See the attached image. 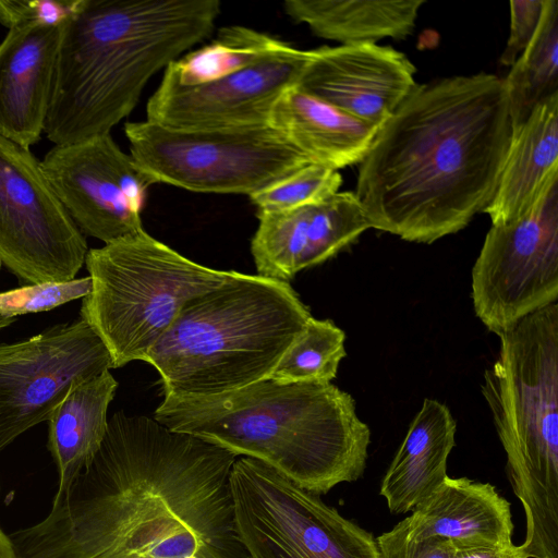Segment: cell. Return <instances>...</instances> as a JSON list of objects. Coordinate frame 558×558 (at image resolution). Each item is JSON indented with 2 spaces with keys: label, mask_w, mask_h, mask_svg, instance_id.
<instances>
[{
  "label": "cell",
  "mask_w": 558,
  "mask_h": 558,
  "mask_svg": "<svg viewBox=\"0 0 558 558\" xmlns=\"http://www.w3.org/2000/svg\"><path fill=\"white\" fill-rule=\"evenodd\" d=\"M251 242L257 275L289 282L353 243L371 223L354 192H337L311 205L257 213Z\"/></svg>",
  "instance_id": "2e32d148"
},
{
  "label": "cell",
  "mask_w": 558,
  "mask_h": 558,
  "mask_svg": "<svg viewBox=\"0 0 558 558\" xmlns=\"http://www.w3.org/2000/svg\"><path fill=\"white\" fill-rule=\"evenodd\" d=\"M17 318H11L0 315V329L10 326L13 324Z\"/></svg>",
  "instance_id": "836d02e7"
},
{
  "label": "cell",
  "mask_w": 558,
  "mask_h": 558,
  "mask_svg": "<svg viewBox=\"0 0 558 558\" xmlns=\"http://www.w3.org/2000/svg\"><path fill=\"white\" fill-rule=\"evenodd\" d=\"M558 178V93L512 129L495 195L484 213L492 225L524 215Z\"/></svg>",
  "instance_id": "d6986e66"
},
{
  "label": "cell",
  "mask_w": 558,
  "mask_h": 558,
  "mask_svg": "<svg viewBox=\"0 0 558 558\" xmlns=\"http://www.w3.org/2000/svg\"><path fill=\"white\" fill-rule=\"evenodd\" d=\"M424 0H287L284 12L320 38L341 45L403 39L411 35Z\"/></svg>",
  "instance_id": "603a6c76"
},
{
  "label": "cell",
  "mask_w": 558,
  "mask_h": 558,
  "mask_svg": "<svg viewBox=\"0 0 558 558\" xmlns=\"http://www.w3.org/2000/svg\"><path fill=\"white\" fill-rule=\"evenodd\" d=\"M78 4L80 0H0V23L8 28L24 23L60 26Z\"/></svg>",
  "instance_id": "f1b7e54d"
},
{
  "label": "cell",
  "mask_w": 558,
  "mask_h": 558,
  "mask_svg": "<svg viewBox=\"0 0 558 558\" xmlns=\"http://www.w3.org/2000/svg\"><path fill=\"white\" fill-rule=\"evenodd\" d=\"M154 418L259 460L319 496L366 468L369 428L351 395L331 383L266 378L217 396L165 395Z\"/></svg>",
  "instance_id": "277c9868"
},
{
  "label": "cell",
  "mask_w": 558,
  "mask_h": 558,
  "mask_svg": "<svg viewBox=\"0 0 558 558\" xmlns=\"http://www.w3.org/2000/svg\"><path fill=\"white\" fill-rule=\"evenodd\" d=\"M416 69L390 46L373 43L310 50L295 87L380 128L417 86Z\"/></svg>",
  "instance_id": "9a60e30c"
},
{
  "label": "cell",
  "mask_w": 558,
  "mask_h": 558,
  "mask_svg": "<svg viewBox=\"0 0 558 558\" xmlns=\"http://www.w3.org/2000/svg\"><path fill=\"white\" fill-rule=\"evenodd\" d=\"M310 50L283 44L245 69L194 86L163 74L147 101V121L173 129H226L267 125L272 106L295 85Z\"/></svg>",
  "instance_id": "5bb4252c"
},
{
  "label": "cell",
  "mask_w": 558,
  "mask_h": 558,
  "mask_svg": "<svg viewBox=\"0 0 558 558\" xmlns=\"http://www.w3.org/2000/svg\"><path fill=\"white\" fill-rule=\"evenodd\" d=\"M230 486L251 558H378L372 533L259 460L236 458Z\"/></svg>",
  "instance_id": "9c48e42d"
},
{
  "label": "cell",
  "mask_w": 558,
  "mask_h": 558,
  "mask_svg": "<svg viewBox=\"0 0 558 558\" xmlns=\"http://www.w3.org/2000/svg\"><path fill=\"white\" fill-rule=\"evenodd\" d=\"M0 558H16L13 545L9 538V534H5L0 529Z\"/></svg>",
  "instance_id": "d6a6232c"
},
{
  "label": "cell",
  "mask_w": 558,
  "mask_h": 558,
  "mask_svg": "<svg viewBox=\"0 0 558 558\" xmlns=\"http://www.w3.org/2000/svg\"><path fill=\"white\" fill-rule=\"evenodd\" d=\"M41 168L83 234L107 244L144 229L141 210L155 182L110 134L54 145Z\"/></svg>",
  "instance_id": "4fadbf2b"
},
{
  "label": "cell",
  "mask_w": 558,
  "mask_h": 558,
  "mask_svg": "<svg viewBox=\"0 0 558 558\" xmlns=\"http://www.w3.org/2000/svg\"><path fill=\"white\" fill-rule=\"evenodd\" d=\"M118 383L104 373L73 386L48 418V449L64 489L93 460L108 427V408Z\"/></svg>",
  "instance_id": "7402d4cb"
},
{
  "label": "cell",
  "mask_w": 558,
  "mask_h": 558,
  "mask_svg": "<svg viewBox=\"0 0 558 558\" xmlns=\"http://www.w3.org/2000/svg\"><path fill=\"white\" fill-rule=\"evenodd\" d=\"M504 78L513 128L558 93V1L545 0L536 32Z\"/></svg>",
  "instance_id": "cb8c5ba5"
},
{
  "label": "cell",
  "mask_w": 558,
  "mask_h": 558,
  "mask_svg": "<svg viewBox=\"0 0 558 558\" xmlns=\"http://www.w3.org/2000/svg\"><path fill=\"white\" fill-rule=\"evenodd\" d=\"M510 502L489 483L449 477L403 519L415 539L441 537L454 547L512 544Z\"/></svg>",
  "instance_id": "ac0fdd59"
},
{
  "label": "cell",
  "mask_w": 558,
  "mask_h": 558,
  "mask_svg": "<svg viewBox=\"0 0 558 558\" xmlns=\"http://www.w3.org/2000/svg\"><path fill=\"white\" fill-rule=\"evenodd\" d=\"M218 0H80L62 24L44 133L54 145L110 134L148 80L214 31Z\"/></svg>",
  "instance_id": "3957f363"
},
{
  "label": "cell",
  "mask_w": 558,
  "mask_h": 558,
  "mask_svg": "<svg viewBox=\"0 0 558 558\" xmlns=\"http://www.w3.org/2000/svg\"><path fill=\"white\" fill-rule=\"evenodd\" d=\"M111 368L107 347L81 317L0 343V452L48 421L73 386Z\"/></svg>",
  "instance_id": "7c38bea8"
},
{
  "label": "cell",
  "mask_w": 558,
  "mask_h": 558,
  "mask_svg": "<svg viewBox=\"0 0 558 558\" xmlns=\"http://www.w3.org/2000/svg\"><path fill=\"white\" fill-rule=\"evenodd\" d=\"M545 0L510 2V36L500 57L504 65H512L532 40L539 24Z\"/></svg>",
  "instance_id": "4dcf8cb0"
},
{
  "label": "cell",
  "mask_w": 558,
  "mask_h": 558,
  "mask_svg": "<svg viewBox=\"0 0 558 558\" xmlns=\"http://www.w3.org/2000/svg\"><path fill=\"white\" fill-rule=\"evenodd\" d=\"M452 546V545H451ZM450 558H529L520 545L454 547Z\"/></svg>",
  "instance_id": "1f68e13d"
},
{
  "label": "cell",
  "mask_w": 558,
  "mask_h": 558,
  "mask_svg": "<svg viewBox=\"0 0 558 558\" xmlns=\"http://www.w3.org/2000/svg\"><path fill=\"white\" fill-rule=\"evenodd\" d=\"M345 335L330 319L312 317L269 378L279 383H330L345 356Z\"/></svg>",
  "instance_id": "484cf974"
},
{
  "label": "cell",
  "mask_w": 558,
  "mask_h": 558,
  "mask_svg": "<svg viewBox=\"0 0 558 558\" xmlns=\"http://www.w3.org/2000/svg\"><path fill=\"white\" fill-rule=\"evenodd\" d=\"M378 558H450L452 546L441 537L415 539L403 520L376 538Z\"/></svg>",
  "instance_id": "f546056e"
},
{
  "label": "cell",
  "mask_w": 558,
  "mask_h": 558,
  "mask_svg": "<svg viewBox=\"0 0 558 558\" xmlns=\"http://www.w3.org/2000/svg\"><path fill=\"white\" fill-rule=\"evenodd\" d=\"M512 129L495 74L417 85L360 162L354 194L371 228L417 243L465 228L495 195Z\"/></svg>",
  "instance_id": "7a4b0ae2"
},
{
  "label": "cell",
  "mask_w": 558,
  "mask_h": 558,
  "mask_svg": "<svg viewBox=\"0 0 558 558\" xmlns=\"http://www.w3.org/2000/svg\"><path fill=\"white\" fill-rule=\"evenodd\" d=\"M474 312L498 337L558 299V178L521 217L492 225L472 268Z\"/></svg>",
  "instance_id": "30bf717a"
},
{
  "label": "cell",
  "mask_w": 558,
  "mask_h": 558,
  "mask_svg": "<svg viewBox=\"0 0 558 558\" xmlns=\"http://www.w3.org/2000/svg\"><path fill=\"white\" fill-rule=\"evenodd\" d=\"M238 457L116 412L90 463L45 518L9 534L16 558H251L230 475Z\"/></svg>",
  "instance_id": "6da1fadb"
},
{
  "label": "cell",
  "mask_w": 558,
  "mask_h": 558,
  "mask_svg": "<svg viewBox=\"0 0 558 558\" xmlns=\"http://www.w3.org/2000/svg\"><path fill=\"white\" fill-rule=\"evenodd\" d=\"M92 290V278L26 284L0 292V315H20L51 311L68 302L85 298Z\"/></svg>",
  "instance_id": "83f0119b"
},
{
  "label": "cell",
  "mask_w": 558,
  "mask_h": 558,
  "mask_svg": "<svg viewBox=\"0 0 558 558\" xmlns=\"http://www.w3.org/2000/svg\"><path fill=\"white\" fill-rule=\"evenodd\" d=\"M87 242L29 149L0 135V263L33 284L75 278Z\"/></svg>",
  "instance_id": "8fae6325"
},
{
  "label": "cell",
  "mask_w": 558,
  "mask_h": 558,
  "mask_svg": "<svg viewBox=\"0 0 558 558\" xmlns=\"http://www.w3.org/2000/svg\"><path fill=\"white\" fill-rule=\"evenodd\" d=\"M268 125L312 162L333 170L360 163L379 130L295 86L277 99Z\"/></svg>",
  "instance_id": "ffe728a7"
},
{
  "label": "cell",
  "mask_w": 558,
  "mask_h": 558,
  "mask_svg": "<svg viewBox=\"0 0 558 558\" xmlns=\"http://www.w3.org/2000/svg\"><path fill=\"white\" fill-rule=\"evenodd\" d=\"M500 338L482 395L505 450L506 470L526 522L529 558H558V304Z\"/></svg>",
  "instance_id": "8992f818"
},
{
  "label": "cell",
  "mask_w": 558,
  "mask_h": 558,
  "mask_svg": "<svg viewBox=\"0 0 558 558\" xmlns=\"http://www.w3.org/2000/svg\"><path fill=\"white\" fill-rule=\"evenodd\" d=\"M342 177L317 163H308L291 175L250 196L257 213L290 210L319 203L338 192Z\"/></svg>",
  "instance_id": "4316f807"
},
{
  "label": "cell",
  "mask_w": 558,
  "mask_h": 558,
  "mask_svg": "<svg viewBox=\"0 0 558 558\" xmlns=\"http://www.w3.org/2000/svg\"><path fill=\"white\" fill-rule=\"evenodd\" d=\"M85 265L92 290L80 317L107 347L113 368L144 361L189 300L232 274L184 257L144 229L88 250Z\"/></svg>",
  "instance_id": "52a82bcc"
},
{
  "label": "cell",
  "mask_w": 558,
  "mask_h": 558,
  "mask_svg": "<svg viewBox=\"0 0 558 558\" xmlns=\"http://www.w3.org/2000/svg\"><path fill=\"white\" fill-rule=\"evenodd\" d=\"M124 133L155 183L199 193L251 196L314 163L268 124L183 130L145 120L125 123Z\"/></svg>",
  "instance_id": "ba28073f"
},
{
  "label": "cell",
  "mask_w": 558,
  "mask_h": 558,
  "mask_svg": "<svg viewBox=\"0 0 558 558\" xmlns=\"http://www.w3.org/2000/svg\"><path fill=\"white\" fill-rule=\"evenodd\" d=\"M456 421L444 403L425 399L380 484L393 514L412 511L445 481Z\"/></svg>",
  "instance_id": "44dd1931"
},
{
  "label": "cell",
  "mask_w": 558,
  "mask_h": 558,
  "mask_svg": "<svg viewBox=\"0 0 558 558\" xmlns=\"http://www.w3.org/2000/svg\"><path fill=\"white\" fill-rule=\"evenodd\" d=\"M283 44L250 27L226 26L208 45L171 62L163 74L185 86L205 84L259 62Z\"/></svg>",
  "instance_id": "d4e9b609"
},
{
  "label": "cell",
  "mask_w": 558,
  "mask_h": 558,
  "mask_svg": "<svg viewBox=\"0 0 558 558\" xmlns=\"http://www.w3.org/2000/svg\"><path fill=\"white\" fill-rule=\"evenodd\" d=\"M61 27L19 24L0 43V135L27 149L44 132Z\"/></svg>",
  "instance_id": "e0dca14e"
},
{
  "label": "cell",
  "mask_w": 558,
  "mask_h": 558,
  "mask_svg": "<svg viewBox=\"0 0 558 558\" xmlns=\"http://www.w3.org/2000/svg\"><path fill=\"white\" fill-rule=\"evenodd\" d=\"M312 317L289 282L232 271L185 303L144 362L163 395L230 392L269 378Z\"/></svg>",
  "instance_id": "5b68a950"
}]
</instances>
